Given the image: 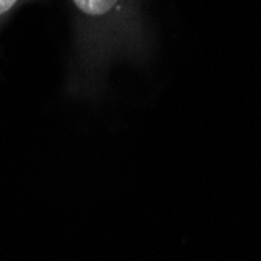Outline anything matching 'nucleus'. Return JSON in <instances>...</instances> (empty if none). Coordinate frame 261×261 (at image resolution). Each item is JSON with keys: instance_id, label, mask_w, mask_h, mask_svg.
Returning <instances> with one entry per match:
<instances>
[{"instance_id": "1", "label": "nucleus", "mask_w": 261, "mask_h": 261, "mask_svg": "<svg viewBox=\"0 0 261 261\" xmlns=\"http://www.w3.org/2000/svg\"><path fill=\"white\" fill-rule=\"evenodd\" d=\"M72 4L88 23V39L94 49H110L132 35L128 0H72Z\"/></svg>"}, {"instance_id": "2", "label": "nucleus", "mask_w": 261, "mask_h": 261, "mask_svg": "<svg viewBox=\"0 0 261 261\" xmlns=\"http://www.w3.org/2000/svg\"><path fill=\"white\" fill-rule=\"evenodd\" d=\"M17 2H19V0H0V16H4L8 11H11L13 7H16Z\"/></svg>"}]
</instances>
